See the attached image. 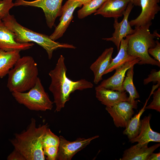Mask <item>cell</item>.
<instances>
[{
    "label": "cell",
    "instance_id": "484cf974",
    "mask_svg": "<svg viewBox=\"0 0 160 160\" xmlns=\"http://www.w3.org/2000/svg\"><path fill=\"white\" fill-rule=\"evenodd\" d=\"M153 100L151 103L145 107V109L154 110L160 112V88L159 87L153 94Z\"/></svg>",
    "mask_w": 160,
    "mask_h": 160
},
{
    "label": "cell",
    "instance_id": "4dcf8cb0",
    "mask_svg": "<svg viewBox=\"0 0 160 160\" xmlns=\"http://www.w3.org/2000/svg\"><path fill=\"white\" fill-rule=\"evenodd\" d=\"M160 159V153H152L149 156L148 160H159Z\"/></svg>",
    "mask_w": 160,
    "mask_h": 160
},
{
    "label": "cell",
    "instance_id": "5bb4252c",
    "mask_svg": "<svg viewBox=\"0 0 160 160\" xmlns=\"http://www.w3.org/2000/svg\"><path fill=\"white\" fill-rule=\"evenodd\" d=\"M140 60L137 58L129 61L121 66L116 69L114 74L108 78L103 80L98 86L115 91L120 92L125 91L122 87V83L127 70L136 64Z\"/></svg>",
    "mask_w": 160,
    "mask_h": 160
},
{
    "label": "cell",
    "instance_id": "7c38bea8",
    "mask_svg": "<svg viewBox=\"0 0 160 160\" xmlns=\"http://www.w3.org/2000/svg\"><path fill=\"white\" fill-rule=\"evenodd\" d=\"M14 33L4 24L0 17V49L6 51L28 49L32 47L33 43H20L15 40Z\"/></svg>",
    "mask_w": 160,
    "mask_h": 160
},
{
    "label": "cell",
    "instance_id": "4316f807",
    "mask_svg": "<svg viewBox=\"0 0 160 160\" xmlns=\"http://www.w3.org/2000/svg\"><path fill=\"white\" fill-rule=\"evenodd\" d=\"M58 146H53L43 148L44 154L48 160H56Z\"/></svg>",
    "mask_w": 160,
    "mask_h": 160
},
{
    "label": "cell",
    "instance_id": "44dd1931",
    "mask_svg": "<svg viewBox=\"0 0 160 160\" xmlns=\"http://www.w3.org/2000/svg\"><path fill=\"white\" fill-rule=\"evenodd\" d=\"M18 50L6 51L0 49V78L8 75L18 59L21 57Z\"/></svg>",
    "mask_w": 160,
    "mask_h": 160
},
{
    "label": "cell",
    "instance_id": "ba28073f",
    "mask_svg": "<svg viewBox=\"0 0 160 160\" xmlns=\"http://www.w3.org/2000/svg\"><path fill=\"white\" fill-rule=\"evenodd\" d=\"M99 137L97 135L87 139L79 137L74 141H70L60 136L56 160H71L77 152L86 147L92 140Z\"/></svg>",
    "mask_w": 160,
    "mask_h": 160
},
{
    "label": "cell",
    "instance_id": "f546056e",
    "mask_svg": "<svg viewBox=\"0 0 160 160\" xmlns=\"http://www.w3.org/2000/svg\"><path fill=\"white\" fill-rule=\"evenodd\" d=\"M7 160H26L23 156L17 150L14 148L7 158Z\"/></svg>",
    "mask_w": 160,
    "mask_h": 160
},
{
    "label": "cell",
    "instance_id": "603a6c76",
    "mask_svg": "<svg viewBox=\"0 0 160 160\" xmlns=\"http://www.w3.org/2000/svg\"><path fill=\"white\" fill-rule=\"evenodd\" d=\"M133 69L134 66H132L127 71L126 76L122 83V87L124 91L129 93L127 101L137 106L138 101L135 100V99L139 98L140 96L133 82Z\"/></svg>",
    "mask_w": 160,
    "mask_h": 160
},
{
    "label": "cell",
    "instance_id": "7a4b0ae2",
    "mask_svg": "<svg viewBox=\"0 0 160 160\" xmlns=\"http://www.w3.org/2000/svg\"><path fill=\"white\" fill-rule=\"evenodd\" d=\"M47 124L37 127L36 119L31 118V122L25 130L16 133L10 140L14 148L19 151L26 160H44L42 140Z\"/></svg>",
    "mask_w": 160,
    "mask_h": 160
},
{
    "label": "cell",
    "instance_id": "277c9868",
    "mask_svg": "<svg viewBox=\"0 0 160 160\" xmlns=\"http://www.w3.org/2000/svg\"><path fill=\"white\" fill-rule=\"evenodd\" d=\"M38 74L37 64L33 58L21 57L8 74L7 87L11 92H26L34 86Z\"/></svg>",
    "mask_w": 160,
    "mask_h": 160
},
{
    "label": "cell",
    "instance_id": "6da1fadb",
    "mask_svg": "<svg viewBox=\"0 0 160 160\" xmlns=\"http://www.w3.org/2000/svg\"><path fill=\"white\" fill-rule=\"evenodd\" d=\"M65 58L60 55L55 68L49 73L51 82L49 87L52 93L55 105V112L60 111L70 99L71 94L76 90H82L93 87L91 82L85 79L74 81L67 76Z\"/></svg>",
    "mask_w": 160,
    "mask_h": 160
},
{
    "label": "cell",
    "instance_id": "e0dca14e",
    "mask_svg": "<svg viewBox=\"0 0 160 160\" xmlns=\"http://www.w3.org/2000/svg\"><path fill=\"white\" fill-rule=\"evenodd\" d=\"M113 48L106 49L97 59L92 63L90 68L94 75V83L97 84L103 79L102 76L111 63L113 58Z\"/></svg>",
    "mask_w": 160,
    "mask_h": 160
},
{
    "label": "cell",
    "instance_id": "836d02e7",
    "mask_svg": "<svg viewBox=\"0 0 160 160\" xmlns=\"http://www.w3.org/2000/svg\"><path fill=\"white\" fill-rule=\"evenodd\" d=\"M75 1H78L80 3H81L82 5H83L84 4H85L89 2L90 1H91V0H74Z\"/></svg>",
    "mask_w": 160,
    "mask_h": 160
},
{
    "label": "cell",
    "instance_id": "5b68a950",
    "mask_svg": "<svg viewBox=\"0 0 160 160\" xmlns=\"http://www.w3.org/2000/svg\"><path fill=\"white\" fill-rule=\"evenodd\" d=\"M152 24L135 27L134 32L129 35L127 53L129 55L139 58L140 60L138 64L139 65L148 64L160 67V63L152 58L148 52L149 49L156 45L154 38L160 37L157 31L151 33L149 28Z\"/></svg>",
    "mask_w": 160,
    "mask_h": 160
},
{
    "label": "cell",
    "instance_id": "8fae6325",
    "mask_svg": "<svg viewBox=\"0 0 160 160\" xmlns=\"http://www.w3.org/2000/svg\"><path fill=\"white\" fill-rule=\"evenodd\" d=\"M137 107L125 101L112 107L106 106L105 109L112 118L114 124L116 127L125 128L134 113L133 109H137Z\"/></svg>",
    "mask_w": 160,
    "mask_h": 160
},
{
    "label": "cell",
    "instance_id": "1f68e13d",
    "mask_svg": "<svg viewBox=\"0 0 160 160\" xmlns=\"http://www.w3.org/2000/svg\"><path fill=\"white\" fill-rule=\"evenodd\" d=\"M4 5V0L0 1V15H1Z\"/></svg>",
    "mask_w": 160,
    "mask_h": 160
},
{
    "label": "cell",
    "instance_id": "d6986e66",
    "mask_svg": "<svg viewBox=\"0 0 160 160\" xmlns=\"http://www.w3.org/2000/svg\"><path fill=\"white\" fill-rule=\"evenodd\" d=\"M148 144H138L131 146L124 152L121 160H148L150 154L160 146V143L148 147Z\"/></svg>",
    "mask_w": 160,
    "mask_h": 160
},
{
    "label": "cell",
    "instance_id": "83f0119b",
    "mask_svg": "<svg viewBox=\"0 0 160 160\" xmlns=\"http://www.w3.org/2000/svg\"><path fill=\"white\" fill-rule=\"evenodd\" d=\"M151 82L154 83L157 82L160 85V70L157 71L155 69H153L151 72L150 74L148 75V78L145 79L143 80V84L145 85Z\"/></svg>",
    "mask_w": 160,
    "mask_h": 160
},
{
    "label": "cell",
    "instance_id": "d6a6232c",
    "mask_svg": "<svg viewBox=\"0 0 160 160\" xmlns=\"http://www.w3.org/2000/svg\"><path fill=\"white\" fill-rule=\"evenodd\" d=\"M140 0H130V1L134 5L136 6H140Z\"/></svg>",
    "mask_w": 160,
    "mask_h": 160
},
{
    "label": "cell",
    "instance_id": "8992f818",
    "mask_svg": "<svg viewBox=\"0 0 160 160\" xmlns=\"http://www.w3.org/2000/svg\"><path fill=\"white\" fill-rule=\"evenodd\" d=\"M27 92H12L13 97L19 103L28 109L36 111L51 110L53 102L45 90L39 77L34 86Z\"/></svg>",
    "mask_w": 160,
    "mask_h": 160
},
{
    "label": "cell",
    "instance_id": "2e32d148",
    "mask_svg": "<svg viewBox=\"0 0 160 160\" xmlns=\"http://www.w3.org/2000/svg\"><path fill=\"white\" fill-rule=\"evenodd\" d=\"M95 90L97 98L107 107H112L121 102L128 100L126 91H115L98 86L95 87Z\"/></svg>",
    "mask_w": 160,
    "mask_h": 160
},
{
    "label": "cell",
    "instance_id": "30bf717a",
    "mask_svg": "<svg viewBox=\"0 0 160 160\" xmlns=\"http://www.w3.org/2000/svg\"><path fill=\"white\" fill-rule=\"evenodd\" d=\"M82 5L78 1L68 0L62 6L60 22L53 32L49 36L51 39L55 41L63 36L73 18V14L75 10Z\"/></svg>",
    "mask_w": 160,
    "mask_h": 160
},
{
    "label": "cell",
    "instance_id": "9a60e30c",
    "mask_svg": "<svg viewBox=\"0 0 160 160\" xmlns=\"http://www.w3.org/2000/svg\"><path fill=\"white\" fill-rule=\"evenodd\" d=\"M130 0H106L94 13L104 17L118 18L122 17Z\"/></svg>",
    "mask_w": 160,
    "mask_h": 160
},
{
    "label": "cell",
    "instance_id": "52a82bcc",
    "mask_svg": "<svg viewBox=\"0 0 160 160\" xmlns=\"http://www.w3.org/2000/svg\"><path fill=\"white\" fill-rule=\"evenodd\" d=\"M63 0H35L29 1L16 0L14 6H30L41 8L44 13L47 26L52 28L56 19L60 16L62 4Z\"/></svg>",
    "mask_w": 160,
    "mask_h": 160
},
{
    "label": "cell",
    "instance_id": "d4e9b609",
    "mask_svg": "<svg viewBox=\"0 0 160 160\" xmlns=\"http://www.w3.org/2000/svg\"><path fill=\"white\" fill-rule=\"evenodd\" d=\"M59 137L53 133L48 127L43 138V148L53 146H59Z\"/></svg>",
    "mask_w": 160,
    "mask_h": 160
},
{
    "label": "cell",
    "instance_id": "f1b7e54d",
    "mask_svg": "<svg viewBox=\"0 0 160 160\" xmlns=\"http://www.w3.org/2000/svg\"><path fill=\"white\" fill-rule=\"evenodd\" d=\"M156 42L155 46L149 49L148 52L160 63V43L158 40L156 41Z\"/></svg>",
    "mask_w": 160,
    "mask_h": 160
},
{
    "label": "cell",
    "instance_id": "9c48e42d",
    "mask_svg": "<svg viewBox=\"0 0 160 160\" xmlns=\"http://www.w3.org/2000/svg\"><path fill=\"white\" fill-rule=\"evenodd\" d=\"M134 7V5L131 2L128 4L123 15L124 18L122 20L119 22L118 18H114L113 24L115 29L111 37L103 38L102 39L107 41L112 42L116 46L119 51L121 40L127 36L132 34L135 31L131 26L128 20L129 15Z\"/></svg>",
    "mask_w": 160,
    "mask_h": 160
},
{
    "label": "cell",
    "instance_id": "ffe728a7",
    "mask_svg": "<svg viewBox=\"0 0 160 160\" xmlns=\"http://www.w3.org/2000/svg\"><path fill=\"white\" fill-rule=\"evenodd\" d=\"M129 35L125 39H122L121 41L119 49L117 56L113 59L104 73V75L112 72L119 68L128 61L135 59L137 57L131 56L127 53L128 43Z\"/></svg>",
    "mask_w": 160,
    "mask_h": 160
},
{
    "label": "cell",
    "instance_id": "4fadbf2b",
    "mask_svg": "<svg viewBox=\"0 0 160 160\" xmlns=\"http://www.w3.org/2000/svg\"><path fill=\"white\" fill-rule=\"evenodd\" d=\"M160 0H140L141 11L135 19L129 21L131 26L138 27L152 23L155 15L160 10Z\"/></svg>",
    "mask_w": 160,
    "mask_h": 160
},
{
    "label": "cell",
    "instance_id": "cb8c5ba5",
    "mask_svg": "<svg viewBox=\"0 0 160 160\" xmlns=\"http://www.w3.org/2000/svg\"><path fill=\"white\" fill-rule=\"evenodd\" d=\"M106 0H91L83 5L77 12L79 18L82 19L95 13Z\"/></svg>",
    "mask_w": 160,
    "mask_h": 160
},
{
    "label": "cell",
    "instance_id": "3957f363",
    "mask_svg": "<svg viewBox=\"0 0 160 160\" xmlns=\"http://www.w3.org/2000/svg\"><path fill=\"white\" fill-rule=\"evenodd\" d=\"M9 10H6L0 17L5 25L15 34L17 42L20 43L35 42L46 50L49 59L52 58L53 52L57 49L76 48L72 44L56 42L51 39L49 36L23 26L17 22L13 15L9 14Z\"/></svg>",
    "mask_w": 160,
    "mask_h": 160
},
{
    "label": "cell",
    "instance_id": "ac0fdd59",
    "mask_svg": "<svg viewBox=\"0 0 160 160\" xmlns=\"http://www.w3.org/2000/svg\"><path fill=\"white\" fill-rule=\"evenodd\" d=\"M151 115L145 116L141 120V126L138 135L135 137L129 140L132 143L138 142L142 145L148 144L150 142H160V134L153 130L150 127V120Z\"/></svg>",
    "mask_w": 160,
    "mask_h": 160
},
{
    "label": "cell",
    "instance_id": "7402d4cb",
    "mask_svg": "<svg viewBox=\"0 0 160 160\" xmlns=\"http://www.w3.org/2000/svg\"><path fill=\"white\" fill-rule=\"evenodd\" d=\"M150 98L149 97L146 100L144 106L139 112L131 118L123 132V134L127 136L129 140L135 137L139 133L141 126L140 118L145 111V107Z\"/></svg>",
    "mask_w": 160,
    "mask_h": 160
}]
</instances>
